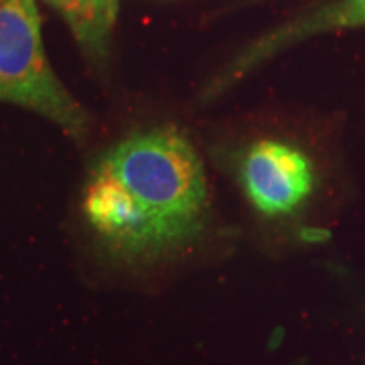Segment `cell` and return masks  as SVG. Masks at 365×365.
I'll return each instance as SVG.
<instances>
[{"label": "cell", "instance_id": "1", "mask_svg": "<svg viewBox=\"0 0 365 365\" xmlns=\"http://www.w3.org/2000/svg\"><path fill=\"white\" fill-rule=\"evenodd\" d=\"M83 217L102 248L128 264L189 248L209 220L205 170L191 140L158 126L108 148L86 185Z\"/></svg>", "mask_w": 365, "mask_h": 365}, {"label": "cell", "instance_id": "2", "mask_svg": "<svg viewBox=\"0 0 365 365\" xmlns=\"http://www.w3.org/2000/svg\"><path fill=\"white\" fill-rule=\"evenodd\" d=\"M0 102L47 118L76 140L90 132L88 112L47 59L35 0H0Z\"/></svg>", "mask_w": 365, "mask_h": 365}, {"label": "cell", "instance_id": "3", "mask_svg": "<svg viewBox=\"0 0 365 365\" xmlns=\"http://www.w3.org/2000/svg\"><path fill=\"white\" fill-rule=\"evenodd\" d=\"M240 181L250 203L266 217L290 215L311 195L313 163L294 144L258 140L240 165Z\"/></svg>", "mask_w": 365, "mask_h": 365}, {"label": "cell", "instance_id": "4", "mask_svg": "<svg viewBox=\"0 0 365 365\" xmlns=\"http://www.w3.org/2000/svg\"><path fill=\"white\" fill-rule=\"evenodd\" d=\"M359 25H365V0H343V2L331 6V9H327L323 13L314 14V16L302 21V23H299L297 26L287 29V31H280V33L272 35L270 39H266L264 43H260L254 51H250L248 55H244V57L237 61V66L232 67V69L223 76V83L217 88V91H222L225 83H230V81L237 78V76L246 73L248 67H252L254 63H258L262 57L270 55V53L276 51V49H278L280 45H284V43H290V41L299 39L302 35L317 33V31Z\"/></svg>", "mask_w": 365, "mask_h": 365}, {"label": "cell", "instance_id": "5", "mask_svg": "<svg viewBox=\"0 0 365 365\" xmlns=\"http://www.w3.org/2000/svg\"><path fill=\"white\" fill-rule=\"evenodd\" d=\"M71 29L88 55L102 59L110 31L116 23L118 0H47Z\"/></svg>", "mask_w": 365, "mask_h": 365}]
</instances>
